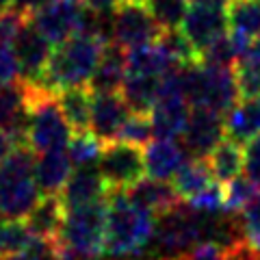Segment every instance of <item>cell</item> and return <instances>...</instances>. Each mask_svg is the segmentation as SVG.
Wrapping results in <instances>:
<instances>
[{"instance_id":"7bdbcfd3","label":"cell","mask_w":260,"mask_h":260,"mask_svg":"<svg viewBox=\"0 0 260 260\" xmlns=\"http://www.w3.org/2000/svg\"><path fill=\"white\" fill-rule=\"evenodd\" d=\"M193 5H204V7H217V9H228L232 0H191Z\"/></svg>"},{"instance_id":"7a4b0ae2","label":"cell","mask_w":260,"mask_h":260,"mask_svg":"<svg viewBox=\"0 0 260 260\" xmlns=\"http://www.w3.org/2000/svg\"><path fill=\"white\" fill-rule=\"evenodd\" d=\"M104 48L107 46L102 42L87 35H76L54 46L50 63H48L39 85H44L54 93L72 87H89Z\"/></svg>"},{"instance_id":"f6af8a7d","label":"cell","mask_w":260,"mask_h":260,"mask_svg":"<svg viewBox=\"0 0 260 260\" xmlns=\"http://www.w3.org/2000/svg\"><path fill=\"white\" fill-rule=\"evenodd\" d=\"M256 258H258V260H260V249H258V251H256Z\"/></svg>"},{"instance_id":"ac0fdd59","label":"cell","mask_w":260,"mask_h":260,"mask_svg":"<svg viewBox=\"0 0 260 260\" xmlns=\"http://www.w3.org/2000/svg\"><path fill=\"white\" fill-rule=\"evenodd\" d=\"M74 162L70 158L68 148L37 154L35 158V178L44 195H59L74 174Z\"/></svg>"},{"instance_id":"e575fe53","label":"cell","mask_w":260,"mask_h":260,"mask_svg":"<svg viewBox=\"0 0 260 260\" xmlns=\"http://www.w3.org/2000/svg\"><path fill=\"white\" fill-rule=\"evenodd\" d=\"M191 208L200 210V213H208V215H215V213H223L225 210V189L223 184H210L206 191H202L200 195H195L193 200L186 202Z\"/></svg>"},{"instance_id":"d6986e66","label":"cell","mask_w":260,"mask_h":260,"mask_svg":"<svg viewBox=\"0 0 260 260\" xmlns=\"http://www.w3.org/2000/svg\"><path fill=\"white\" fill-rule=\"evenodd\" d=\"M135 204H139L141 208L150 210L154 217H158L167 210H172L176 204H180V195L176 193L174 184L154 180V178H141L137 184H133L128 191H124Z\"/></svg>"},{"instance_id":"4fadbf2b","label":"cell","mask_w":260,"mask_h":260,"mask_svg":"<svg viewBox=\"0 0 260 260\" xmlns=\"http://www.w3.org/2000/svg\"><path fill=\"white\" fill-rule=\"evenodd\" d=\"M30 85L26 80L0 85V130L11 135L15 145H26Z\"/></svg>"},{"instance_id":"f1b7e54d","label":"cell","mask_w":260,"mask_h":260,"mask_svg":"<svg viewBox=\"0 0 260 260\" xmlns=\"http://www.w3.org/2000/svg\"><path fill=\"white\" fill-rule=\"evenodd\" d=\"M191 0H143L152 18L162 30H178L182 26V20L189 11Z\"/></svg>"},{"instance_id":"ab89813d","label":"cell","mask_w":260,"mask_h":260,"mask_svg":"<svg viewBox=\"0 0 260 260\" xmlns=\"http://www.w3.org/2000/svg\"><path fill=\"white\" fill-rule=\"evenodd\" d=\"M15 148H18V145H15V141L11 139V135H7L5 130H0V167H3L7 162V158L15 152Z\"/></svg>"},{"instance_id":"6da1fadb","label":"cell","mask_w":260,"mask_h":260,"mask_svg":"<svg viewBox=\"0 0 260 260\" xmlns=\"http://www.w3.org/2000/svg\"><path fill=\"white\" fill-rule=\"evenodd\" d=\"M107 208L104 256L111 260H139L152 241L156 217L135 204L124 191H111Z\"/></svg>"},{"instance_id":"8d00e7d4","label":"cell","mask_w":260,"mask_h":260,"mask_svg":"<svg viewBox=\"0 0 260 260\" xmlns=\"http://www.w3.org/2000/svg\"><path fill=\"white\" fill-rule=\"evenodd\" d=\"M245 176L260 189V137L245 145Z\"/></svg>"},{"instance_id":"277c9868","label":"cell","mask_w":260,"mask_h":260,"mask_svg":"<svg viewBox=\"0 0 260 260\" xmlns=\"http://www.w3.org/2000/svg\"><path fill=\"white\" fill-rule=\"evenodd\" d=\"M107 200L65 210V221L56 237L65 260H100L107 239Z\"/></svg>"},{"instance_id":"8fae6325","label":"cell","mask_w":260,"mask_h":260,"mask_svg":"<svg viewBox=\"0 0 260 260\" xmlns=\"http://www.w3.org/2000/svg\"><path fill=\"white\" fill-rule=\"evenodd\" d=\"M178 30L186 37V42L193 46L198 56H202L206 48H210L217 39L230 32V24H228V13L223 9L191 5L182 20V26Z\"/></svg>"},{"instance_id":"d6a6232c","label":"cell","mask_w":260,"mask_h":260,"mask_svg":"<svg viewBox=\"0 0 260 260\" xmlns=\"http://www.w3.org/2000/svg\"><path fill=\"white\" fill-rule=\"evenodd\" d=\"M154 137L152 130V121L150 115H141V113H130V117L126 121L124 130L119 135V141H124L128 145H135V148H141V145H150Z\"/></svg>"},{"instance_id":"5bb4252c","label":"cell","mask_w":260,"mask_h":260,"mask_svg":"<svg viewBox=\"0 0 260 260\" xmlns=\"http://www.w3.org/2000/svg\"><path fill=\"white\" fill-rule=\"evenodd\" d=\"M128 117H130V109L124 102L121 93H93L89 133L102 145L119 141V135L124 130Z\"/></svg>"},{"instance_id":"9a60e30c","label":"cell","mask_w":260,"mask_h":260,"mask_svg":"<svg viewBox=\"0 0 260 260\" xmlns=\"http://www.w3.org/2000/svg\"><path fill=\"white\" fill-rule=\"evenodd\" d=\"M52 50H54L52 44L37 30L32 20H28L26 26L18 35V39L13 42V52L18 56L22 80H26V83H39L48 63H50Z\"/></svg>"},{"instance_id":"2e32d148","label":"cell","mask_w":260,"mask_h":260,"mask_svg":"<svg viewBox=\"0 0 260 260\" xmlns=\"http://www.w3.org/2000/svg\"><path fill=\"white\" fill-rule=\"evenodd\" d=\"M191 160L189 152L176 139H154L143 150V167L148 178L169 182L178 176V172Z\"/></svg>"},{"instance_id":"1f68e13d","label":"cell","mask_w":260,"mask_h":260,"mask_svg":"<svg viewBox=\"0 0 260 260\" xmlns=\"http://www.w3.org/2000/svg\"><path fill=\"white\" fill-rule=\"evenodd\" d=\"M239 85V93L243 98H258L260 95V61L251 56H243L234 70Z\"/></svg>"},{"instance_id":"ffe728a7","label":"cell","mask_w":260,"mask_h":260,"mask_svg":"<svg viewBox=\"0 0 260 260\" xmlns=\"http://www.w3.org/2000/svg\"><path fill=\"white\" fill-rule=\"evenodd\" d=\"M126 50L115 44H109L100 56V63H98L95 74L89 83V89L93 93H119L126 80Z\"/></svg>"},{"instance_id":"60d3db41","label":"cell","mask_w":260,"mask_h":260,"mask_svg":"<svg viewBox=\"0 0 260 260\" xmlns=\"http://www.w3.org/2000/svg\"><path fill=\"white\" fill-rule=\"evenodd\" d=\"M225 260H258L256 258V251L251 249L247 243H243V245H239L237 249L228 251V254H223Z\"/></svg>"},{"instance_id":"30bf717a","label":"cell","mask_w":260,"mask_h":260,"mask_svg":"<svg viewBox=\"0 0 260 260\" xmlns=\"http://www.w3.org/2000/svg\"><path fill=\"white\" fill-rule=\"evenodd\" d=\"M85 15L87 7L83 5V0H50L30 20L48 42L52 46H59L78 35L83 28Z\"/></svg>"},{"instance_id":"5b68a950","label":"cell","mask_w":260,"mask_h":260,"mask_svg":"<svg viewBox=\"0 0 260 260\" xmlns=\"http://www.w3.org/2000/svg\"><path fill=\"white\" fill-rule=\"evenodd\" d=\"M180 85L191 109L213 111L221 117L230 113L241 95L232 68H213L206 63L180 68Z\"/></svg>"},{"instance_id":"e0dca14e","label":"cell","mask_w":260,"mask_h":260,"mask_svg":"<svg viewBox=\"0 0 260 260\" xmlns=\"http://www.w3.org/2000/svg\"><path fill=\"white\" fill-rule=\"evenodd\" d=\"M59 198L63 202L65 210H72V208L89 206V204H95V202L107 200L109 189L104 184L100 172H98V165L76 167L74 174L70 176L68 184L59 193Z\"/></svg>"},{"instance_id":"4316f807","label":"cell","mask_w":260,"mask_h":260,"mask_svg":"<svg viewBox=\"0 0 260 260\" xmlns=\"http://www.w3.org/2000/svg\"><path fill=\"white\" fill-rule=\"evenodd\" d=\"M217 180L210 174V167L206 160H195L191 158L186 165L178 172V176L174 178V189L180 195V200L189 202L195 195H200L202 191H206L210 184H215Z\"/></svg>"},{"instance_id":"603a6c76","label":"cell","mask_w":260,"mask_h":260,"mask_svg":"<svg viewBox=\"0 0 260 260\" xmlns=\"http://www.w3.org/2000/svg\"><path fill=\"white\" fill-rule=\"evenodd\" d=\"M167 78V76H165ZM165 78H156V76H145V74H130L126 72V80L121 85V98L128 104L130 113H141V115H150V111L154 109L160 89H162V80Z\"/></svg>"},{"instance_id":"52a82bcc","label":"cell","mask_w":260,"mask_h":260,"mask_svg":"<svg viewBox=\"0 0 260 260\" xmlns=\"http://www.w3.org/2000/svg\"><path fill=\"white\" fill-rule=\"evenodd\" d=\"M113 20V44L126 52L156 44L162 30L152 18L148 7L139 0H121L111 13Z\"/></svg>"},{"instance_id":"7c38bea8","label":"cell","mask_w":260,"mask_h":260,"mask_svg":"<svg viewBox=\"0 0 260 260\" xmlns=\"http://www.w3.org/2000/svg\"><path fill=\"white\" fill-rule=\"evenodd\" d=\"M225 139V121L221 115L204 109H193L184 126L180 143L195 160H206L219 143Z\"/></svg>"},{"instance_id":"cb8c5ba5","label":"cell","mask_w":260,"mask_h":260,"mask_svg":"<svg viewBox=\"0 0 260 260\" xmlns=\"http://www.w3.org/2000/svg\"><path fill=\"white\" fill-rule=\"evenodd\" d=\"M91 100L93 93L89 87H72L63 89L56 93V102L61 107L63 117L68 119L76 135L89 133V124H91Z\"/></svg>"},{"instance_id":"f546056e","label":"cell","mask_w":260,"mask_h":260,"mask_svg":"<svg viewBox=\"0 0 260 260\" xmlns=\"http://www.w3.org/2000/svg\"><path fill=\"white\" fill-rule=\"evenodd\" d=\"M102 148L104 145L91 133H83V135L72 137L68 152H70V158L74 162V167H89V165H98Z\"/></svg>"},{"instance_id":"83f0119b","label":"cell","mask_w":260,"mask_h":260,"mask_svg":"<svg viewBox=\"0 0 260 260\" xmlns=\"http://www.w3.org/2000/svg\"><path fill=\"white\" fill-rule=\"evenodd\" d=\"M35 237L28 230L26 221H9V219H0V260L18 256L26 251Z\"/></svg>"},{"instance_id":"74e56055","label":"cell","mask_w":260,"mask_h":260,"mask_svg":"<svg viewBox=\"0 0 260 260\" xmlns=\"http://www.w3.org/2000/svg\"><path fill=\"white\" fill-rule=\"evenodd\" d=\"M176 260H225V258H223L221 249H217L213 245H204V247H198L195 251H191V254L176 258Z\"/></svg>"},{"instance_id":"836d02e7","label":"cell","mask_w":260,"mask_h":260,"mask_svg":"<svg viewBox=\"0 0 260 260\" xmlns=\"http://www.w3.org/2000/svg\"><path fill=\"white\" fill-rule=\"evenodd\" d=\"M239 217H241V225H243V234H245L247 245L254 251H258L260 249V191L241 210Z\"/></svg>"},{"instance_id":"ee69618b","label":"cell","mask_w":260,"mask_h":260,"mask_svg":"<svg viewBox=\"0 0 260 260\" xmlns=\"http://www.w3.org/2000/svg\"><path fill=\"white\" fill-rule=\"evenodd\" d=\"M13 7V0H0V13L7 11V9H11Z\"/></svg>"},{"instance_id":"4dcf8cb0","label":"cell","mask_w":260,"mask_h":260,"mask_svg":"<svg viewBox=\"0 0 260 260\" xmlns=\"http://www.w3.org/2000/svg\"><path fill=\"white\" fill-rule=\"evenodd\" d=\"M223 189H225V210H230V213H241L260 191L247 176L234 178V180L223 184Z\"/></svg>"},{"instance_id":"f35d334b","label":"cell","mask_w":260,"mask_h":260,"mask_svg":"<svg viewBox=\"0 0 260 260\" xmlns=\"http://www.w3.org/2000/svg\"><path fill=\"white\" fill-rule=\"evenodd\" d=\"M48 3H50V0H13L11 9L20 11L22 15H26V18H32V15L37 11H42Z\"/></svg>"},{"instance_id":"484cf974","label":"cell","mask_w":260,"mask_h":260,"mask_svg":"<svg viewBox=\"0 0 260 260\" xmlns=\"http://www.w3.org/2000/svg\"><path fill=\"white\" fill-rule=\"evenodd\" d=\"M232 35L254 44L260 39V0H232L225 9Z\"/></svg>"},{"instance_id":"7402d4cb","label":"cell","mask_w":260,"mask_h":260,"mask_svg":"<svg viewBox=\"0 0 260 260\" xmlns=\"http://www.w3.org/2000/svg\"><path fill=\"white\" fill-rule=\"evenodd\" d=\"M35 239L56 241L63 221H65V206L59 195H44L32 213L24 219Z\"/></svg>"},{"instance_id":"ba28073f","label":"cell","mask_w":260,"mask_h":260,"mask_svg":"<svg viewBox=\"0 0 260 260\" xmlns=\"http://www.w3.org/2000/svg\"><path fill=\"white\" fill-rule=\"evenodd\" d=\"M191 111V104L186 102L182 93L180 70H176L162 80L160 95L154 104V109L150 111L154 137H158V139H178V137H182Z\"/></svg>"},{"instance_id":"3957f363","label":"cell","mask_w":260,"mask_h":260,"mask_svg":"<svg viewBox=\"0 0 260 260\" xmlns=\"http://www.w3.org/2000/svg\"><path fill=\"white\" fill-rule=\"evenodd\" d=\"M35 158L30 148L20 145L0 167V219L24 221L44 198L35 178Z\"/></svg>"},{"instance_id":"b9f144b4","label":"cell","mask_w":260,"mask_h":260,"mask_svg":"<svg viewBox=\"0 0 260 260\" xmlns=\"http://www.w3.org/2000/svg\"><path fill=\"white\" fill-rule=\"evenodd\" d=\"M121 0H83V5L91 11H113Z\"/></svg>"},{"instance_id":"9c48e42d","label":"cell","mask_w":260,"mask_h":260,"mask_svg":"<svg viewBox=\"0 0 260 260\" xmlns=\"http://www.w3.org/2000/svg\"><path fill=\"white\" fill-rule=\"evenodd\" d=\"M98 172H100L109 193L128 191L145 174L143 152L124 141H113L102 148V154L98 158Z\"/></svg>"},{"instance_id":"44dd1931","label":"cell","mask_w":260,"mask_h":260,"mask_svg":"<svg viewBox=\"0 0 260 260\" xmlns=\"http://www.w3.org/2000/svg\"><path fill=\"white\" fill-rule=\"evenodd\" d=\"M225 137L234 143H249L260 137V95L243 98L225 115Z\"/></svg>"},{"instance_id":"d590c367","label":"cell","mask_w":260,"mask_h":260,"mask_svg":"<svg viewBox=\"0 0 260 260\" xmlns=\"http://www.w3.org/2000/svg\"><path fill=\"white\" fill-rule=\"evenodd\" d=\"M22 80L20 74V63L13 52V46L0 44V85H9Z\"/></svg>"},{"instance_id":"8992f818","label":"cell","mask_w":260,"mask_h":260,"mask_svg":"<svg viewBox=\"0 0 260 260\" xmlns=\"http://www.w3.org/2000/svg\"><path fill=\"white\" fill-rule=\"evenodd\" d=\"M30 85V107H28V133L26 148L37 154L65 150L72 141V126L63 117L56 102V93L39 83Z\"/></svg>"},{"instance_id":"d4e9b609","label":"cell","mask_w":260,"mask_h":260,"mask_svg":"<svg viewBox=\"0 0 260 260\" xmlns=\"http://www.w3.org/2000/svg\"><path fill=\"white\" fill-rule=\"evenodd\" d=\"M210 174L219 184H228L234 178H239L241 172H245V148L241 143H234L225 137V139L210 152L206 158Z\"/></svg>"}]
</instances>
